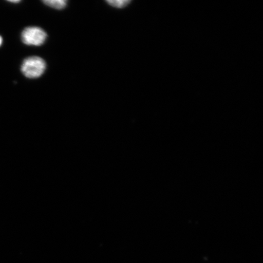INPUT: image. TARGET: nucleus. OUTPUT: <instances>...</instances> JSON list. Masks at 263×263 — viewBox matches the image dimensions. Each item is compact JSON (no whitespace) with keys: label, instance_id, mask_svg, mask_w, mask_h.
I'll return each mask as SVG.
<instances>
[{"label":"nucleus","instance_id":"f257e3e1","mask_svg":"<svg viewBox=\"0 0 263 263\" xmlns=\"http://www.w3.org/2000/svg\"><path fill=\"white\" fill-rule=\"evenodd\" d=\"M47 64L42 58L32 57L26 58L23 62L21 71L25 77L29 79H36L44 73Z\"/></svg>","mask_w":263,"mask_h":263},{"label":"nucleus","instance_id":"f03ea898","mask_svg":"<svg viewBox=\"0 0 263 263\" xmlns=\"http://www.w3.org/2000/svg\"><path fill=\"white\" fill-rule=\"evenodd\" d=\"M47 34L44 30L39 27L26 28L22 33V41L27 45L39 47L47 40Z\"/></svg>","mask_w":263,"mask_h":263},{"label":"nucleus","instance_id":"7ed1b4c3","mask_svg":"<svg viewBox=\"0 0 263 263\" xmlns=\"http://www.w3.org/2000/svg\"><path fill=\"white\" fill-rule=\"evenodd\" d=\"M43 3L49 7L58 10L63 9L67 5L66 0H45Z\"/></svg>","mask_w":263,"mask_h":263},{"label":"nucleus","instance_id":"20e7f679","mask_svg":"<svg viewBox=\"0 0 263 263\" xmlns=\"http://www.w3.org/2000/svg\"><path fill=\"white\" fill-rule=\"evenodd\" d=\"M108 5L116 8H124L130 4V0H108L106 2Z\"/></svg>","mask_w":263,"mask_h":263},{"label":"nucleus","instance_id":"39448f33","mask_svg":"<svg viewBox=\"0 0 263 263\" xmlns=\"http://www.w3.org/2000/svg\"><path fill=\"white\" fill-rule=\"evenodd\" d=\"M2 43H3V39H2V37H1V36H0V46H1V45H2Z\"/></svg>","mask_w":263,"mask_h":263},{"label":"nucleus","instance_id":"423d86ee","mask_svg":"<svg viewBox=\"0 0 263 263\" xmlns=\"http://www.w3.org/2000/svg\"><path fill=\"white\" fill-rule=\"evenodd\" d=\"M10 2H11V3H18L20 2H21V1H9Z\"/></svg>","mask_w":263,"mask_h":263}]
</instances>
